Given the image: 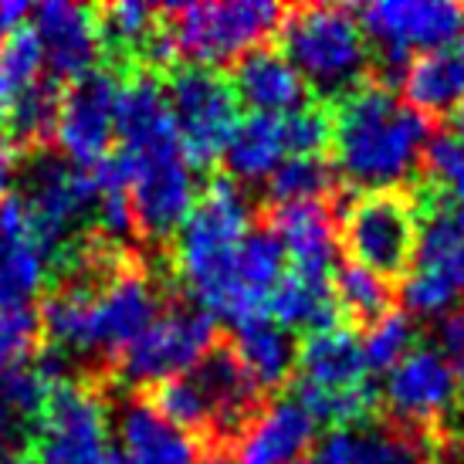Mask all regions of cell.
Instances as JSON below:
<instances>
[{"label":"cell","instance_id":"cell-14","mask_svg":"<svg viewBox=\"0 0 464 464\" xmlns=\"http://www.w3.org/2000/svg\"><path fill=\"white\" fill-rule=\"evenodd\" d=\"M116 99L119 78L109 65H99L72 78L62 95L58 146L75 167H95L112 153L116 140Z\"/></svg>","mask_w":464,"mask_h":464},{"label":"cell","instance_id":"cell-32","mask_svg":"<svg viewBox=\"0 0 464 464\" xmlns=\"http://www.w3.org/2000/svg\"><path fill=\"white\" fill-rule=\"evenodd\" d=\"M44 353L41 315L31 305L0 312V373L21 370Z\"/></svg>","mask_w":464,"mask_h":464},{"label":"cell","instance_id":"cell-38","mask_svg":"<svg viewBox=\"0 0 464 464\" xmlns=\"http://www.w3.org/2000/svg\"><path fill=\"white\" fill-rule=\"evenodd\" d=\"M451 132L458 136V140H464V102L451 112Z\"/></svg>","mask_w":464,"mask_h":464},{"label":"cell","instance_id":"cell-33","mask_svg":"<svg viewBox=\"0 0 464 464\" xmlns=\"http://www.w3.org/2000/svg\"><path fill=\"white\" fill-rule=\"evenodd\" d=\"M424 177L434 194L448 197L451 204L464 207V140L454 132H438L430 136L424 150Z\"/></svg>","mask_w":464,"mask_h":464},{"label":"cell","instance_id":"cell-8","mask_svg":"<svg viewBox=\"0 0 464 464\" xmlns=\"http://www.w3.org/2000/svg\"><path fill=\"white\" fill-rule=\"evenodd\" d=\"M116 156L126 169V194H130L136 237H142L146 245L169 241L200 197L194 167L187 163L180 140L169 136L140 150H119Z\"/></svg>","mask_w":464,"mask_h":464},{"label":"cell","instance_id":"cell-21","mask_svg":"<svg viewBox=\"0 0 464 464\" xmlns=\"http://www.w3.org/2000/svg\"><path fill=\"white\" fill-rule=\"evenodd\" d=\"M403 102L420 116H448L464 102V31L438 52L417 54L403 72Z\"/></svg>","mask_w":464,"mask_h":464},{"label":"cell","instance_id":"cell-5","mask_svg":"<svg viewBox=\"0 0 464 464\" xmlns=\"http://www.w3.org/2000/svg\"><path fill=\"white\" fill-rule=\"evenodd\" d=\"M417 251L407 278L400 282V302L407 315H451L464 305V207L434 194L424 183Z\"/></svg>","mask_w":464,"mask_h":464},{"label":"cell","instance_id":"cell-24","mask_svg":"<svg viewBox=\"0 0 464 464\" xmlns=\"http://www.w3.org/2000/svg\"><path fill=\"white\" fill-rule=\"evenodd\" d=\"M227 177L237 183H268V177L288 160V140H285V119L251 112L237 122L231 142H227Z\"/></svg>","mask_w":464,"mask_h":464},{"label":"cell","instance_id":"cell-1","mask_svg":"<svg viewBox=\"0 0 464 464\" xmlns=\"http://www.w3.org/2000/svg\"><path fill=\"white\" fill-rule=\"evenodd\" d=\"M434 130L387 82L366 78L333 109V150L339 173L360 190L403 187L424 163Z\"/></svg>","mask_w":464,"mask_h":464},{"label":"cell","instance_id":"cell-20","mask_svg":"<svg viewBox=\"0 0 464 464\" xmlns=\"http://www.w3.org/2000/svg\"><path fill=\"white\" fill-rule=\"evenodd\" d=\"M298 387L349 390L370 383V366L362 353V335L346 325L312 333L298 346Z\"/></svg>","mask_w":464,"mask_h":464},{"label":"cell","instance_id":"cell-12","mask_svg":"<svg viewBox=\"0 0 464 464\" xmlns=\"http://www.w3.org/2000/svg\"><path fill=\"white\" fill-rule=\"evenodd\" d=\"M218 343V319L210 312L169 302L156 323L119 356L112 373L130 387L150 390L163 380L190 373Z\"/></svg>","mask_w":464,"mask_h":464},{"label":"cell","instance_id":"cell-2","mask_svg":"<svg viewBox=\"0 0 464 464\" xmlns=\"http://www.w3.org/2000/svg\"><path fill=\"white\" fill-rule=\"evenodd\" d=\"M247 231H251V197L231 177H210L194 210L177 231L173 271L190 305L210 312L214 319L231 288L234 258Z\"/></svg>","mask_w":464,"mask_h":464},{"label":"cell","instance_id":"cell-39","mask_svg":"<svg viewBox=\"0 0 464 464\" xmlns=\"http://www.w3.org/2000/svg\"><path fill=\"white\" fill-rule=\"evenodd\" d=\"M200 464H231V461H227V454H207Z\"/></svg>","mask_w":464,"mask_h":464},{"label":"cell","instance_id":"cell-30","mask_svg":"<svg viewBox=\"0 0 464 464\" xmlns=\"http://www.w3.org/2000/svg\"><path fill=\"white\" fill-rule=\"evenodd\" d=\"M41 68H44V54L31 27H21L11 38L0 41V116L34 82H41Z\"/></svg>","mask_w":464,"mask_h":464},{"label":"cell","instance_id":"cell-19","mask_svg":"<svg viewBox=\"0 0 464 464\" xmlns=\"http://www.w3.org/2000/svg\"><path fill=\"white\" fill-rule=\"evenodd\" d=\"M119 451L130 464H200L204 444L163 420L136 393L119 411Z\"/></svg>","mask_w":464,"mask_h":464},{"label":"cell","instance_id":"cell-27","mask_svg":"<svg viewBox=\"0 0 464 464\" xmlns=\"http://www.w3.org/2000/svg\"><path fill=\"white\" fill-rule=\"evenodd\" d=\"M333 288H335V302H339V315H346L353 325L370 329L373 323H380L383 315L393 312V298H397L393 285L383 282L373 271L353 265V261L335 265Z\"/></svg>","mask_w":464,"mask_h":464},{"label":"cell","instance_id":"cell-10","mask_svg":"<svg viewBox=\"0 0 464 464\" xmlns=\"http://www.w3.org/2000/svg\"><path fill=\"white\" fill-rule=\"evenodd\" d=\"M167 305L169 298L163 292V278L150 271L136 251H130L99 285L92 302L89 366L95 370V380L116 366L119 356L156 323V315Z\"/></svg>","mask_w":464,"mask_h":464},{"label":"cell","instance_id":"cell-15","mask_svg":"<svg viewBox=\"0 0 464 464\" xmlns=\"http://www.w3.org/2000/svg\"><path fill=\"white\" fill-rule=\"evenodd\" d=\"M315 444V420L292 397L261 403V411L247 420L227 444L231 464H298L305 461Z\"/></svg>","mask_w":464,"mask_h":464},{"label":"cell","instance_id":"cell-6","mask_svg":"<svg viewBox=\"0 0 464 464\" xmlns=\"http://www.w3.org/2000/svg\"><path fill=\"white\" fill-rule=\"evenodd\" d=\"M24 200L27 220L41 251L54 261L62 258L78 237L95 231V210H99V183L95 173L75 167L65 156L52 150L31 153L24 169Z\"/></svg>","mask_w":464,"mask_h":464},{"label":"cell","instance_id":"cell-17","mask_svg":"<svg viewBox=\"0 0 464 464\" xmlns=\"http://www.w3.org/2000/svg\"><path fill=\"white\" fill-rule=\"evenodd\" d=\"M231 89L251 112L285 116L309 102V85L278 48L258 44L231 68Z\"/></svg>","mask_w":464,"mask_h":464},{"label":"cell","instance_id":"cell-31","mask_svg":"<svg viewBox=\"0 0 464 464\" xmlns=\"http://www.w3.org/2000/svg\"><path fill=\"white\" fill-rule=\"evenodd\" d=\"M417 343V323L407 312H390L380 323H373L362 333V353L370 373H390L393 366L407 360Z\"/></svg>","mask_w":464,"mask_h":464},{"label":"cell","instance_id":"cell-23","mask_svg":"<svg viewBox=\"0 0 464 464\" xmlns=\"http://www.w3.org/2000/svg\"><path fill=\"white\" fill-rule=\"evenodd\" d=\"M268 319L288 333H323L333 329L339 319L333 275H309V271L288 268L278 288L271 292Z\"/></svg>","mask_w":464,"mask_h":464},{"label":"cell","instance_id":"cell-22","mask_svg":"<svg viewBox=\"0 0 464 464\" xmlns=\"http://www.w3.org/2000/svg\"><path fill=\"white\" fill-rule=\"evenodd\" d=\"M231 349L237 362L245 366L258 393H278L298 370V346L292 333L282 329L275 319H255L247 325H237L231 339Z\"/></svg>","mask_w":464,"mask_h":464},{"label":"cell","instance_id":"cell-4","mask_svg":"<svg viewBox=\"0 0 464 464\" xmlns=\"http://www.w3.org/2000/svg\"><path fill=\"white\" fill-rule=\"evenodd\" d=\"M420 194L413 187L356 190L339 210V245L346 261L380 275L383 282H403L417 251Z\"/></svg>","mask_w":464,"mask_h":464},{"label":"cell","instance_id":"cell-29","mask_svg":"<svg viewBox=\"0 0 464 464\" xmlns=\"http://www.w3.org/2000/svg\"><path fill=\"white\" fill-rule=\"evenodd\" d=\"M298 403L309 411V417L315 424L349 430V427H362L373 417V411L380 407V390L373 383H362V387H349V390L298 387Z\"/></svg>","mask_w":464,"mask_h":464},{"label":"cell","instance_id":"cell-36","mask_svg":"<svg viewBox=\"0 0 464 464\" xmlns=\"http://www.w3.org/2000/svg\"><path fill=\"white\" fill-rule=\"evenodd\" d=\"M27 17L24 0H0V41L11 38L14 31H21V21Z\"/></svg>","mask_w":464,"mask_h":464},{"label":"cell","instance_id":"cell-28","mask_svg":"<svg viewBox=\"0 0 464 464\" xmlns=\"http://www.w3.org/2000/svg\"><path fill=\"white\" fill-rule=\"evenodd\" d=\"M265 194L271 207L325 204V197L335 194V169L323 156H288L268 177Z\"/></svg>","mask_w":464,"mask_h":464},{"label":"cell","instance_id":"cell-25","mask_svg":"<svg viewBox=\"0 0 464 464\" xmlns=\"http://www.w3.org/2000/svg\"><path fill=\"white\" fill-rule=\"evenodd\" d=\"M62 95H65V82H58L54 75H41V82H34L4 112L7 132H11V140L17 142L21 153H41V150H48L54 142V136H58V116H62Z\"/></svg>","mask_w":464,"mask_h":464},{"label":"cell","instance_id":"cell-18","mask_svg":"<svg viewBox=\"0 0 464 464\" xmlns=\"http://www.w3.org/2000/svg\"><path fill=\"white\" fill-rule=\"evenodd\" d=\"M265 224L278 234L288 268L309 271V275H333L335 271L339 231H335L333 210L325 204L271 207Z\"/></svg>","mask_w":464,"mask_h":464},{"label":"cell","instance_id":"cell-16","mask_svg":"<svg viewBox=\"0 0 464 464\" xmlns=\"http://www.w3.org/2000/svg\"><path fill=\"white\" fill-rule=\"evenodd\" d=\"M31 17H34L31 31L58 82L99 68L95 62L102 54V38H99L95 7H82L68 0H44L31 11Z\"/></svg>","mask_w":464,"mask_h":464},{"label":"cell","instance_id":"cell-35","mask_svg":"<svg viewBox=\"0 0 464 464\" xmlns=\"http://www.w3.org/2000/svg\"><path fill=\"white\" fill-rule=\"evenodd\" d=\"M17 160H21V150H17V142L11 140L7 122L0 116V200L11 194V183L17 180Z\"/></svg>","mask_w":464,"mask_h":464},{"label":"cell","instance_id":"cell-9","mask_svg":"<svg viewBox=\"0 0 464 464\" xmlns=\"http://www.w3.org/2000/svg\"><path fill=\"white\" fill-rule=\"evenodd\" d=\"M285 7L268 0H224V4H169L163 7L177 52L190 65H231L282 24Z\"/></svg>","mask_w":464,"mask_h":464},{"label":"cell","instance_id":"cell-13","mask_svg":"<svg viewBox=\"0 0 464 464\" xmlns=\"http://www.w3.org/2000/svg\"><path fill=\"white\" fill-rule=\"evenodd\" d=\"M366 41L387 68L407 72L413 52H438L464 31V4L451 0H380L356 11Z\"/></svg>","mask_w":464,"mask_h":464},{"label":"cell","instance_id":"cell-11","mask_svg":"<svg viewBox=\"0 0 464 464\" xmlns=\"http://www.w3.org/2000/svg\"><path fill=\"white\" fill-rule=\"evenodd\" d=\"M167 102L187 163L207 169L224 160L241 122L231 78L200 65L173 68L167 78Z\"/></svg>","mask_w":464,"mask_h":464},{"label":"cell","instance_id":"cell-40","mask_svg":"<svg viewBox=\"0 0 464 464\" xmlns=\"http://www.w3.org/2000/svg\"><path fill=\"white\" fill-rule=\"evenodd\" d=\"M298 464H329V461H325L323 454H312V458H305V461H298Z\"/></svg>","mask_w":464,"mask_h":464},{"label":"cell","instance_id":"cell-7","mask_svg":"<svg viewBox=\"0 0 464 464\" xmlns=\"http://www.w3.org/2000/svg\"><path fill=\"white\" fill-rule=\"evenodd\" d=\"M109 400L102 380H65L44 400L34 438L14 464H109Z\"/></svg>","mask_w":464,"mask_h":464},{"label":"cell","instance_id":"cell-3","mask_svg":"<svg viewBox=\"0 0 464 464\" xmlns=\"http://www.w3.org/2000/svg\"><path fill=\"white\" fill-rule=\"evenodd\" d=\"M278 52L319 99H343L370 75V41L356 11L343 4L288 7L278 24Z\"/></svg>","mask_w":464,"mask_h":464},{"label":"cell","instance_id":"cell-34","mask_svg":"<svg viewBox=\"0 0 464 464\" xmlns=\"http://www.w3.org/2000/svg\"><path fill=\"white\" fill-rule=\"evenodd\" d=\"M282 119L288 156H323L333 146V112L323 102H305Z\"/></svg>","mask_w":464,"mask_h":464},{"label":"cell","instance_id":"cell-37","mask_svg":"<svg viewBox=\"0 0 464 464\" xmlns=\"http://www.w3.org/2000/svg\"><path fill=\"white\" fill-rule=\"evenodd\" d=\"M444 360L451 362L454 380H458V400H461V411H464V343H451V346H440Z\"/></svg>","mask_w":464,"mask_h":464},{"label":"cell","instance_id":"cell-26","mask_svg":"<svg viewBox=\"0 0 464 464\" xmlns=\"http://www.w3.org/2000/svg\"><path fill=\"white\" fill-rule=\"evenodd\" d=\"M48 278V255L31 231H0V312L21 309Z\"/></svg>","mask_w":464,"mask_h":464}]
</instances>
